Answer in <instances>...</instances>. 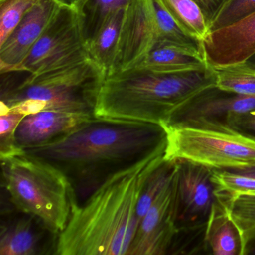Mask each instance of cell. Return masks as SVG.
Returning <instances> with one entry per match:
<instances>
[{
  "label": "cell",
  "instance_id": "cell-22",
  "mask_svg": "<svg viewBox=\"0 0 255 255\" xmlns=\"http://www.w3.org/2000/svg\"><path fill=\"white\" fill-rule=\"evenodd\" d=\"M216 86L239 95L255 96V67L242 63L231 66L213 68Z\"/></svg>",
  "mask_w": 255,
  "mask_h": 255
},
{
  "label": "cell",
  "instance_id": "cell-5",
  "mask_svg": "<svg viewBox=\"0 0 255 255\" xmlns=\"http://www.w3.org/2000/svg\"><path fill=\"white\" fill-rule=\"evenodd\" d=\"M107 73L92 58L26 77L14 85L2 84L1 108L29 101L37 113L45 110L95 116L97 101Z\"/></svg>",
  "mask_w": 255,
  "mask_h": 255
},
{
  "label": "cell",
  "instance_id": "cell-31",
  "mask_svg": "<svg viewBox=\"0 0 255 255\" xmlns=\"http://www.w3.org/2000/svg\"><path fill=\"white\" fill-rule=\"evenodd\" d=\"M246 255H255V239L251 242L246 251Z\"/></svg>",
  "mask_w": 255,
  "mask_h": 255
},
{
  "label": "cell",
  "instance_id": "cell-6",
  "mask_svg": "<svg viewBox=\"0 0 255 255\" xmlns=\"http://www.w3.org/2000/svg\"><path fill=\"white\" fill-rule=\"evenodd\" d=\"M166 132L164 159L185 160L216 170L255 165V139L234 131L190 126H162Z\"/></svg>",
  "mask_w": 255,
  "mask_h": 255
},
{
  "label": "cell",
  "instance_id": "cell-12",
  "mask_svg": "<svg viewBox=\"0 0 255 255\" xmlns=\"http://www.w3.org/2000/svg\"><path fill=\"white\" fill-rule=\"evenodd\" d=\"M200 46L211 68L247 62L255 54V11L228 26L209 32Z\"/></svg>",
  "mask_w": 255,
  "mask_h": 255
},
{
  "label": "cell",
  "instance_id": "cell-16",
  "mask_svg": "<svg viewBox=\"0 0 255 255\" xmlns=\"http://www.w3.org/2000/svg\"><path fill=\"white\" fill-rule=\"evenodd\" d=\"M207 66L201 53V46L159 41L148 55L132 69L177 73L202 69Z\"/></svg>",
  "mask_w": 255,
  "mask_h": 255
},
{
  "label": "cell",
  "instance_id": "cell-8",
  "mask_svg": "<svg viewBox=\"0 0 255 255\" xmlns=\"http://www.w3.org/2000/svg\"><path fill=\"white\" fill-rule=\"evenodd\" d=\"M212 176V168L176 160L173 213L177 234L205 231L212 212L220 201Z\"/></svg>",
  "mask_w": 255,
  "mask_h": 255
},
{
  "label": "cell",
  "instance_id": "cell-27",
  "mask_svg": "<svg viewBox=\"0 0 255 255\" xmlns=\"http://www.w3.org/2000/svg\"><path fill=\"white\" fill-rule=\"evenodd\" d=\"M255 11V0H225L209 25V32L228 26Z\"/></svg>",
  "mask_w": 255,
  "mask_h": 255
},
{
  "label": "cell",
  "instance_id": "cell-21",
  "mask_svg": "<svg viewBox=\"0 0 255 255\" xmlns=\"http://www.w3.org/2000/svg\"><path fill=\"white\" fill-rule=\"evenodd\" d=\"M177 24L189 36L201 42L209 32L208 23L193 0H159Z\"/></svg>",
  "mask_w": 255,
  "mask_h": 255
},
{
  "label": "cell",
  "instance_id": "cell-19",
  "mask_svg": "<svg viewBox=\"0 0 255 255\" xmlns=\"http://www.w3.org/2000/svg\"><path fill=\"white\" fill-rule=\"evenodd\" d=\"M226 206L231 220L238 230L243 246V255L255 239V193H241L220 197Z\"/></svg>",
  "mask_w": 255,
  "mask_h": 255
},
{
  "label": "cell",
  "instance_id": "cell-9",
  "mask_svg": "<svg viewBox=\"0 0 255 255\" xmlns=\"http://www.w3.org/2000/svg\"><path fill=\"white\" fill-rule=\"evenodd\" d=\"M159 41L154 0H129L125 8L113 68L107 75L135 68Z\"/></svg>",
  "mask_w": 255,
  "mask_h": 255
},
{
  "label": "cell",
  "instance_id": "cell-20",
  "mask_svg": "<svg viewBox=\"0 0 255 255\" xmlns=\"http://www.w3.org/2000/svg\"><path fill=\"white\" fill-rule=\"evenodd\" d=\"M129 0H85L77 5L86 43L92 39L104 23L119 10L126 8Z\"/></svg>",
  "mask_w": 255,
  "mask_h": 255
},
{
  "label": "cell",
  "instance_id": "cell-23",
  "mask_svg": "<svg viewBox=\"0 0 255 255\" xmlns=\"http://www.w3.org/2000/svg\"><path fill=\"white\" fill-rule=\"evenodd\" d=\"M175 167L176 161L164 159L147 177L141 190L137 206L138 224L145 216L159 192L172 177Z\"/></svg>",
  "mask_w": 255,
  "mask_h": 255
},
{
  "label": "cell",
  "instance_id": "cell-4",
  "mask_svg": "<svg viewBox=\"0 0 255 255\" xmlns=\"http://www.w3.org/2000/svg\"><path fill=\"white\" fill-rule=\"evenodd\" d=\"M1 162L2 179L13 205L59 235L74 206L72 191L65 176L51 164L23 150L1 158Z\"/></svg>",
  "mask_w": 255,
  "mask_h": 255
},
{
  "label": "cell",
  "instance_id": "cell-17",
  "mask_svg": "<svg viewBox=\"0 0 255 255\" xmlns=\"http://www.w3.org/2000/svg\"><path fill=\"white\" fill-rule=\"evenodd\" d=\"M204 247L206 253L210 255H243V246L238 230L222 200L213 209L207 222Z\"/></svg>",
  "mask_w": 255,
  "mask_h": 255
},
{
  "label": "cell",
  "instance_id": "cell-15",
  "mask_svg": "<svg viewBox=\"0 0 255 255\" xmlns=\"http://www.w3.org/2000/svg\"><path fill=\"white\" fill-rule=\"evenodd\" d=\"M53 234H56L36 218L21 212L20 216H11L1 225L0 255H47L51 253L49 250L53 249L56 255V245L48 243L54 241L48 237Z\"/></svg>",
  "mask_w": 255,
  "mask_h": 255
},
{
  "label": "cell",
  "instance_id": "cell-33",
  "mask_svg": "<svg viewBox=\"0 0 255 255\" xmlns=\"http://www.w3.org/2000/svg\"><path fill=\"white\" fill-rule=\"evenodd\" d=\"M85 0H77V2H76V5H79V4L82 3V2H84Z\"/></svg>",
  "mask_w": 255,
  "mask_h": 255
},
{
  "label": "cell",
  "instance_id": "cell-30",
  "mask_svg": "<svg viewBox=\"0 0 255 255\" xmlns=\"http://www.w3.org/2000/svg\"><path fill=\"white\" fill-rule=\"evenodd\" d=\"M229 171L237 173V174H240V175L255 178V165L249 167V168H243V169L229 170Z\"/></svg>",
  "mask_w": 255,
  "mask_h": 255
},
{
  "label": "cell",
  "instance_id": "cell-2",
  "mask_svg": "<svg viewBox=\"0 0 255 255\" xmlns=\"http://www.w3.org/2000/svg\"><path fill=\"white\" fill-rule=\"evenodd\" d=\"M157 152L115 174L72 209L59 234L58 255H128L138 225L137 206L144 183L164 159Z\"/></svg>",
  "mask_w": 255,
  "mask_h": 255
},
{
  "label": "cell",
  "instance_id": "cell-7",
  "mask_svg": "<svg viewBox=\"0 0 255 255\" xmlns=\"http://www.w3.org/2000/svg\"><path fill=\"white\" fill-rule=\"evenodd\" d=\"M89 57L78 8L67 4L12 71L40 74Z\"/></svg>",
  "mask_w": 255,
  "mask_h": 255
},
{
  "label": "cell",
  "instance_id": "cell-25",
  "mask_svg": "<svg viewBox=\"0 0 255 255\" xmlns=\"http://www.w3.org/2000/svg\"><path fill=\"white\" fill-rule=\"evenodd\" d=\"M212 179L219 197L255 192V178L240 175L229 170L213 169Z\"/></svg>",
  "mask_w": 255,
  "mask_h": 255
},
{
  "label": "cell",
  "instance_id": "cell-14",
  "mask_svg": "<svg viewBox=\"0 0 255 255\" xmlns=\"http://www.w3.org/2000/svg\"><path fill=\"white\" fill-rule=\"evenodd\" d=\"M95 116L61 110H45L25 116L14 134L22 150L53 142L80 128Z\"/></svg>",
  "mask_w": 255,
  "mask_h": 255
},
{
  "label": "cell",
  "instance_id": "cell-28",
  "mask_svg": "<svg viewBox=\"0 0 255 255\" xmlns=\"http://www.w3.org/2000/svg\"><path fill=\"white\" fill-rule=\"evenodd\" d=\"M227 128L255 139V109L231 116L227 122Z\"/></svg>",
  "mask_w": 255,
  "mask_h": 255
},
{
  "label": "cell",
  "instance_id": "cell-34",
  "mask_svg": "<svg viewBox=\"0 0 255 255\" xmlns=\"http://www.w3.org/2000/svg\"><path fill=\"white\" fill-rule=\"evenodd\" d=\"M72 3L75 4L77 2V0H70Z\"/></svg>",
  "mask_w": 255,
  "mask_h": 255
},
{
  "label": "cell",
  "instance_id": "cell-24",
  "mask_svg": "<svg viewBox=\"0 0 255 255\" xmlns=\"http://www.w3.org/2000/svg\"><path fill=\"white\" fill-rule=\"evenodd\" d=\"M41 0H0V45ZM70 2L68 0H66ZM71 3V2H70Z\"/></svg>",
  "mask_w": 255,
  "mask_h": 255
},
{
  "label": "cell",
  "instance_id": "cell-26",
  "mask_svg": "<svg viewBox=\"0 0 255 255\" xmlns=\"http://www.w3.org/2000/svg\"><path fill=\"white\" fill-rule=\"evenodd\" d=\"M154 2L159 41L200 46L201 42L188 35L180 28L159 0H154Z\"/></svg>",
  "mask_w": 255,
  "mask_h": 255
},
{
  "label": "cell",
  "instance_id": "cell-3",
  "mask_svg": "<svg viewBox=\"0 0 255 255\" xmlns=\"http://www.w3.org/2000/svg\"><path fill=\"white\" fill-rule=\"evenodd\" d=\"M216 86L214 69L159 73L131 69L106 77L97 101V117L167 125L186 101Z\"/></svg>",
  "mask_w": 255,
  "mask_h": 255
},
{
  "label": "cell",
  "instance_id": "cell-29",
  "mask_svg": "<svg viewBox=\"0 0 255 255\" xmlns=\"http://www.w3.org/2000/svg\"><path fill=\"white\" fill-rule=\"evenodd\" d=\"M201 8L208 23V27L225 0H193Z\"/></svg>",
  "mask_w": 255,
  "mask_h": 255
},
{
  "label": "cell",
  "instance_id": "cell-13",
  "mask_svg": "<svg viewBox=\"0 0 255 255\" xmlns=\"http://www.w3.org/2000/svg\"><path fill=\"white\" fill-rule=\"evenodd\" d=\"M66 0H41L17 25L0 45V72L14 71L27 56L44 31L50 26Z\"/></svg>",
  "mask_w": 255,
  "mask_h": 255
},
{
  "label": "cell",
  "instance_id": "cell-11",
  "mask_svg": "<svg viewBox=\"0 0 255 255\" xmlns=\"http://www.w3.org/2000/svg\"><path fill=\"white\" fill-rule=\"evenodd\" d=\"M173 177L174 174L138 224L128 255L171 254L177 234L173 213Z\"/></svg>",
  "mask_w": 255,
  "mask_h": 255
},
{
  "label": "cell",
  "instance_id": "cell-32",
  "mask_svg": "<svg viewBox=\"0 0 255 255\" xmlns=\"http://www.w3.org/2000/svg\"><path fill=\"white\" fill-rule=\"evenodd\" d=\"M246 62L249 64V65H252V66L255 67V54Z\"/></svg>",
  "mask_w": 255,
  "mask_h": 255
},
{
  "label": "cell",
  "instance_id": "cell-1",
  "mask_svg": "<svg viewBox=\"0 0 255 255\" xmlns=\"http://www.w3.org/2000/svg\"><path fill=\"white\" fill-rule=\"evenodd\" d=\"M166 144L162 125L95 116L59 139L23 151L65 176L74 208L115 174L165 150Z\"/></svg>",
  "mask_w": 255,
  "mask_h": 255
},
{
  "label": "cell",
  "instance_id": "cell-18",
  "mask_svg": "<svg viewBox=\"0 0 255 255\" xmlns=\"http://www.w3.org/2000/svg\"><path fill=\"white\" fill-rule=\"evenodd\" d=\"M125 8L115 13L98 33L86 43L88 53L107 74L113 68Z\"/></svg>",
  "mask_w": 255,
  "mask_h": 255
},
{
  "label": "cell",
  "instance_id": "cell-10",
  "mask_svg": "<svg viewBox=\"0 0 255 255\" xmlns=\"http://www.w3.org/2000/svg\"><path fill=\"white\" fill-rule=\"evenodd\" d=\"M254 109L255 96L239 95L213 86L186 101L163 126H190L229 130L227 122L231 116Z\"/></svg>",
  "mask_w": 255,
  "mask_h": 255
}]
</instances>
